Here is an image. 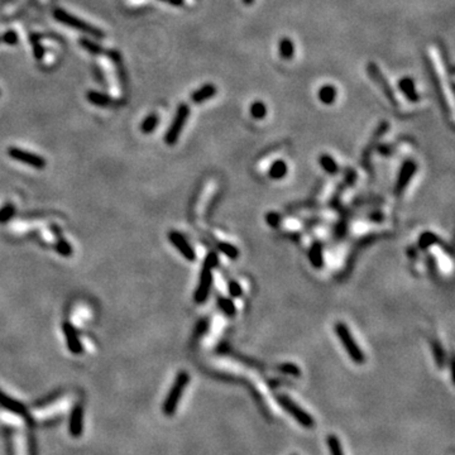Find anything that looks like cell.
<instances>
[{
  "mask_svg": "<svg viewBox=\"0 0 455 455\" xmlns=\"http://www.w3.org/2000/svg\"><path fill=\"white\" fill-rule=\"evenodd\" d=\"M158 122H160V118H158L157 114H150L143 120L142 125H140V130H142L144 134H149L152 133L153 130L157 128Z\"/></svg>",
  "mask_w": 455,
  "mask_h": 455,
  "instance_id": "d4e9b609",
  "label": "cell"
},
{
  "mask_svg": "<svg viewBox=\"0 0 455 455\" xmlns=\"http://www.w3.org/2000/svg\"><path fill=\"white\" fill-rule=\"evenodd\" d=\"M243 2V4H245V5H252L253 3H254V0H242Z\"/></svg>",
  "mask_w": 455,
  "mask_h": 455,
  "instance_id": "ab89813d",
  "label": "cell"
},
{
  "mask_svg": "<svg viewBox=\"0 0 455 455\" xmlns=\"http://www.w3.org/2000/svg\"><path fill=\"white\" fill-rule=\"evenodd\" d=\"M56 238H57V239H56L55 248L56 250H57L58 254L62 255V257H71V255H72V247L70 245V243H68L62 235Z\"/></svg>",
  "mask_w": 455,
  "mask_h": 455,
  "instance_id": "cb8c5ba5",
  "label": "cell"
},
{
  "mask_svg": "<svg viewBox=\"0 0 455 455\" xmlns=\"http://www.w3.org/2000/svg\"><path fill=\"white\" fill-rule=\"evenodd\" d=\"M293 455H296V454H293Z\"/></svg>",
  "mask_w": 455,
  "mask_h": 455,
  "instance_id": "60d3db41",
  "label": "cell"
},
{
  "mask_svg": "<svg viewBox=\"0 0 455 455\" xmlns=\"http://www.w3.org/2000/svg\"><path fill=\"white\" fill-rule=\"evenodd\" d=\"M228 288H229V293L232 297H239L243 292L242 287H240V285L237 281H230L229 285H228Z\"/></svg>",
  "mask_w": 455,
  "mask_h": 455,
  "instance_id": "d6a6232c",
  "label": "cell"
},
{
  "mask_svg": "<svg viewBox=\"0 0 455 455\" xmlns=\"http://www.w3.org/2000/svg\"><path fill=\"white\" fill-rule=\"evenodd\" d=\"M277 369L281 370L282 373H286V374L293 375V377H300L301 374L300 368L296 364H293V363H282V364L278 365Z\"/></svg>",
  "mask_w": 455,
  "mask_h": 455,
  "instance_id": "f546056e",
  "label": "cell"
},
{
  "mask_svg": "<svg viewBox=\"0 0 455 455\" xmlns=\"http://www.w3.org/2000/svg\"><path fill=\"white\" fill-rule=\"evenodd\" d=\"M206 329H208V320L200 321V324H199V325H198V334H199V335H201V334H203L204 331L206 330Z\"/></svg>",
  "mask_w": 455,
  "mask_h": 455,
  "instance_id": "74e56055",
  "label": "cell"
},
{
  "mask_svg": "<svg viewBox=\"0 0 455 455\" xmlns=\"http://www.w3.org/2000/svg\"><path fill=\"white\" fill-rule=\"evenodd\" d=\"M188 115H190V106L187 104H181L177 108V111H176L175 118H173L167 133H166L165 140L168 145L176 144V142L180 138L183 127H185L186 122H187Z\"/></svg>",
  "mask_w": 455,
  "mask_h": 455,
  "instance_id": "5b68a950",
  "label": "cell"
},
{
  "mask_svg": "<svg viewBox=\"0 0 455 455\" xmlns=\"http://www.w3.org/2000/svg\"><path fill=\"white\" fill-rule=\"evenodd\" d=\"M88 99L91 104L96 106H114L117 104V101L113 98H110L109 95L103 93H98V91H89L88 93Z\"/></svg>",
  "mask_w": 455,
  "mask_h": 455,
  "instance_id": "d6986e66",
  "label": "cell"
},
{
  "mask_svg": "<svg viewBox=\"0 0 455 455\" xmlns=\"http://www.w3.org/2000/svg\"><path fill=\"white\" fill-rule=\"evenodd\" d=\"M3 41H4L7 45H17L18 43V34L14 32V30H8V32L4 33L3 35Z\"/></svg>",
  "mask_w": 455,
  "mask_h": 455,
  "instance_id": "e575fe53",
  "label": "cell"
},
{
  "mask_svg": "<svg viewBox=\"0 0 455 455\" xmlns=\"http://www.w3.org/2000/svg\"><path fill=\"white\" fill-rule=\"evenodd\" d=\"M319 163H320L321 168L326 171L329 175H336L339 172L338 163L335 162V160L330 155H321L319 157Z\"/></svg>",
  "mask_w": 455,
  "mask_h": 455,
  "instance_id": "7402d4cb",
  "label": "cell"
},
{
  "mask_svg": "<svg viewBox=\"0 0 455 455\" xmlns=\"http://www.w3.org/2000/svg\"><path fill=\"white\" fill-rule=\"evenodd\" d=\"M249 113L253 119L255 120L264 119V118L267 117V106H266V104L263 103V101L255 100L250 104Z\"/></svg>",
  "mask_w": 455,
  "mask_h": 455,
  "instance_id": "603a6c76",
  "label": "cell"
},
{
  "mask_svg": "<svg viewBox=\"0 0 455 455\" xmlns=\"http://www.w3.org/2000/svg\"><path fill=\"white\" fill-rule=\"evenodd\" d=\"M68 430L70 434L73 438H79L81 436L84 430V408L83 406L78 405L73 407V410L71 411L70 416V425H68Z\"/></svg>",
  "mask_w": 455,
  "mask_h": 455,
  "instance_id": "4fadbf2b",
  "label": "cell"
},
{
  "mask_svg": "<svg viewBox=\"0 0 455 455\" xmlns=\"http://www.w3.org/2000/svg\"><path fill=\"white\" fill-rule=\"evenodd\" d=\"M267 220H268V223H270V225H272V226H276L277 225V221H278V215L277 214H275V213H271V214H268L267 215Z\"/></svg>",
  "mask_w": 455,
  "mask_h": 455,
  "instance_id": "8d00e7d4",
  "label": "cell"
},
{
  "mask_svg": "<svg viewBox=\"0 0 455 455\" xmlns=\"http://www.w3.org/2000/svg\"><path fill=\"white\" fill-rule=\"evenodd\" d=\"M426 67H428L429 75H430V79H431V83H433L434 89H435V91H436V98H438L439 104H440L441 109H443L444 114H445V117L448 118L449 122H451V109H450V106H449L448 101H446V96H445V94H444V89H443V85H441L440 78H439L438 72H436V68L434 67L433 62L429 60V57H426Z\"/></svg>",
  "mask_w": 455,
  "mask_h": 455,
  "instance_id": "ba28073f",
  "label": "cell"
},
{
  "mask_svg": "<svg viewBox=\"0 0 455 455\" xmlns=\"http://www.w3.org/2000/svg\"><path fill=\"white\" fill-rule=\"evenodd\" d=\"M278 55L282 60L290 61L295 56V43L290 37H282L278 42Z\"/></svg>",
  "mask_w": 455,
  "mask_h": 455,
  "instance_id": "ac0fdd59",
  "label": "cell"
},
{
  "mask_svg": "<svg viewBox=\"0 0 455 455\" xmlns=\"http://www.w3.org/2000/svg\"><path fill=\"white\" fill-rule=\"evenodd\" d=\"M218 263L219 258L216 253L210 252L206 255L203 268H201L199 286L195 291V295H194V300H195L196 304H204L206 298L209 297L211 286H213V270L218 266Z\"/></svg>",
  "mask_w": 455,
  "mask_h": 455,
  "instance_id": "6da1fadb",
  "label": "cell"
},
{
  "mask_svg": "<svg viewBox=\"0 0 455 455\" xmlns=\"http://www.w3.org/2000/svg\"><path fill=\"white\" fill-rule=\"evenodd\" d=\"M309 259H310L311 266L314 268H321L324 266V253H323V245L321 243L316 242L311 245L310 252H309Z\"/></svg>",
  "mask_w": 455,
  "mask_h": 455,
  "instance_id": "ffe728a7",
  "label": "cell"
},
{
  "mask_svg": "<svg viewBox=\"0 0 455 455\" xmlns=\"http://www.w3.org/2000/svg\"><path fill=\"white\" fill-rule=\"evenodd\" d=\"M398 89H400L401 93L406 96L410 103H418L420 100V95H419L418 90H416L415 81L410 76H405V78L400 79L398 81Z\"/></svg>",
  "mask_w": 455,
  "mask_h": 455,
  "instance_id": "5bb4252c",
  "label": "cell"
},
{
  "mask_svg": "<svg viewBox=\"0 0 455 455\" xmlns=\"http://www.w3.org/2000/svg\"><path fill=\"white\" fill-rule=\"evenodd\" d=\"M8 155L9 157H12L13 160L18 161L20 163H24V165L30 166L33 168H37V170H43L46 167V160L41 156L34 155V153H30L28 150L20 149V148L12 147L8 149Z\"/></svg>",
  "mask_w": 455,
  "mask_h": 455,
  "instance_id": "9c48e42d",
  "label": "cell"
},
{
  "mask_svg": "<svg viewBox=\"0 0 455 455\" xmlns=\"http://www.w3.org/2000/svg\"><path fill=\"white\" fill-rule=\"evenodd\" d=\"M276 400H277L278 405H280L286 412L290 413V415L292 416L302 428L314 429V426H315V420H314L313 416H311L308 411L301 408L292 398L288 397L287 395H283V393H278V395L276 396Z\"/></svg>",
  "mask_w": 455,
  "mask_h": 455,
  "instance_id": "3957f363",
  "label": "cell"
},
{
  "mask_svg": "<svg viewBox=\"0 0 455 455\" xmlns=\"http://www.w3.org/2000/svg\"><path fill=\"white\" fill-rule=\"evenodd\" d=\"M53 17H55L58 22L63 23V24L68 25V27L75 28V29H79V30H81V32L88 33V34L94 35V37H96V38L104 37V33L101 32L100 29H98V28L88 24V23H85L84 20L79 19V18L73 17V15L68 14V13L65 12L63 9H58V8L57 9H55V12H53Z\"/></svg>",
  "mask_w": 455,
  "mask_h": 455,
  "instance_id": "8992f818",
  "label": "cell"
},
{
  "mask_svg": "<svg viewBox=\"0 0 455 455\" xmlns=\"http://www.w3.org/2000/svg\"><path fill=\"white\" fill-rule=\"evenodd\" d=\"M0 406L7 408V410L10 411V412L17 413V415H24L25 411H27L22 402H18L17 400H13L12 397L5 395L3 391H0Z\"/></svg>",
  "mask_w": 455,
  "mask_h": 455,
  "instance_id": "e0dca14e",
  "label": "cell"
},
{
  "mask_svg": "<svg viewBox=\"0 0 455 455\" xmlns=\"http://www.w3.org/2000/svg\"><path fill=\"white\" fill-rule=\"evenodd\" d=\"M188 382H190V375H188V373L186 372V370H181V372L177 374V377H176L175 382H173L172 387H171L165 402H163V412H165L167 416H172L173 413L176 412L178 402H180L181 397H182Z\"/></svg>",
  "mask_w": 455,
  "mask_h": 455,
  "instance_id": "7a4b0ae2",
  "label": "cell"
},
{
  "mask_svg": "<svg viewBox=\"0 0 455 455\" xmlns=\"http://www.w3.org/2000/svg\"><path fill=\"white\" fill-rule=\"evenodd\" d=\"M287 171L288 167L287 165H286L285 161L277 160L276 162H273L272 166L270 167L268 176H270L272 180H281V178H283L286 175H287Z\"/></svg>",
  "mask_w": 455,
  "mask_h": 455,
  "instance_id": "44dd1931",
  "label": "cell"
},
{
  "mask_svg": "<svg viewBox=\"0 0 455 455\" xmlns=\"http://www.w3.org/2000/svg\"><path fill=\"white\" fill-rule=\"evenodd\" d=\"M216 93H218V89L214 84H205V85L200 86L198 90L194 91L190 98L194 104H203L208 101L209 99L214 98Z\"/></svg>",
  "mask_w": 455,
  "mask_h": 455,
  "instance_id": "9a60e30c",
  "label": "cell"
},
{
  "mask_svg": "<svg viewBox=\"0 0 455 455\" xmlns=\"http://www.w3.org/2000/svg\"><path fill=\"white\" fill-rule=\"evenodd\" d=\"M218 247L219 250H220L221 253H224V254H225L228 258H230V259H237V258L239 257V250H238V248L234 247L233 244H229V243H219Z\"/></svg>",
  "mask_w": 455,
  "mask_h": 455,
  "instance_id": "4316f807",
  "label": "cell"
},
{
  "mask_svg": "<svg viewBox=\"0 0 455 455\" xmlns=\"http://www.w3.org/2000/svg\"><path fill=\"white\" fill-rule=\"evenodd\" d=\"M80 43L84 48H86L89 52L94 53V55H100V53L104 52L103 48H101L98 43L91 42V41H89V40H81Z\"/></svg>",
  "mask_w": 455,
  "mask_h": 455,
  "instance_id": "4dcf8cb0",
  "label": "cell"
},
{
  "mask_svg": "<svg viewBox=\"0 0 455 455\" xmlns=\"http://www.w3.org/2000/svg\"><path fill=\"white\" fill-rule=\"evenodd\" d=\"M318 98L324 105H333L335 103L336 98H338V90L334 85L326 84V85H323L319 89Z\"/></svg>",
  "mask_w": 455,
  "mask_h": 455,
  "instance_id": "2e32d148",
  "label": "cell"
},
{
  "mask_svg": "<svg viewBox=\"0 0 455 455\" xmlns=\"http://www.w3.org/2000/svg\"><path fill=\"white\" fill-rule=\"evenodd\" d=\"M367 72H368V75H369V78L373 80V83L377 84L378 88L382 90L383 95L387 98V100L390 101L393 106H398V100L395 95V91L392 90L391 85L388 84L387 79L383 76L382 71L380 70V67H378L374 62H369L367 65Z\"/></svg>",
  "mask_w": 455,
  "mask_h": 455,
  "instance_id": "52a82bcc",
  "label": "cell"
},
{
  "mask_svg": "<svg viewBox=\"0 0 455 455\" xmlns=\"http://www.w3.org/2000/svg\"><path fill=\"white\" fill-rule=\"evenodd\" d=\"M15 215V206L13 204H7L0 209V224H7Z\"/></svg>",
  "mask_w": 455,
  "mask_h": 455,
  "instance_id": "83f0119b",
  "label": "cell"
},
{
  "mask_svg": "<svg viewBox=\"0 0 455 455\" xmlns=\"http://www.w3.org/2000/svg\"><path fill=\"white\" fill-rule=\"evenodd\" d=\"M62 330L63 334H65L68 350H70L72 354L80 355L81 353L84 352V347L83 344H81L80 338H79L78 331H76V329L73 328L72 324L68 323V321H65V323L62 324Z\"/></svg>",
  "mask_w": 455,
  "mask_h": 455,
  "instance_id": "7c38bea8",
  "label": "cell"
},
{
  "mask_svg": "<svg viewBox=\"0 0 455 455\" xmlns=\"http://www.w3.org/2000/svg\"><path fill=\"white\" fill-rule=\"evenodd\" d=\"M170 3L173 5H181L183 3V0H170Z\"/></svg>",
  "mask_w": 455,
  "mask_h": 455,
  "instance_id": "f35d334b",
  "label": "cell"
},
{
  "mask_svg": "<svg viewBox=\"0 0 455 455\" xmlns=\"http://www.w3.org/2000/svg\"><path fill=\"white\" fill-rule=\"evenodd\" d=\"M433 348H434V353H436V354H434V355H435L436 360H438L439 367L441 368L444 364V354H441V353H443V350H441V348L439 347L438 343H434Z\"/></svg>",
  "mask_w": 455,
  "mask_h": 455,
  "instance_id": "d590c367",
  "label": "cell"
},
{
  "mask_svg": "<svg viewBox=\"0 0 455 455\" xmlns=\"http://www.w3.org/2000/svg\"><path fill=\"white\" fill-rule=\"evenodd\" d=\"M328 446L329 451H330V455H344L340 441H339V439L336 438V435H334V434L328 436Z\"/></svg>",
  "mask_w": 455,
  "mask_h": 455,
  "instance_id": "f1b7e54d",
  "label": "cell"
},
{
  "mask_svg": "<svg viewBox=\"0 0 455 455\" xmlns=\"http://www.w3.org/2000/svg\"><path fill=\"white\" fill-rule=\"evenodd\" d=\"M438 240V238L433 234V233L428 232V233H424L420 238V247L421 248H428L429 245L431 244H435V242Z\"/></svg>",
  "mask_w": 455,
  "mask_h": 455,
  "instance_id": "1f68e13d",
  "label": "cell"
},
{
  "mask_svg": "<svg viewBox=\"0 0 455 455\" xmlns=\"http://www.w3.org/2000/svg\"><path fill=\"white\" fill-rule=\"evenodd\" d=\"M218 306H219V309H220V310L225 314V315L230 316V318H232V316H234L235 306H234V304H233L232 300H229V298H225V297H219Z\"/></svg>",
  "mask_w": 455,
  "mask_h": 455,
  "instance_id": "484cf974",
  "label": "cell"
},
{
  "mask_svg": "<svg viewBox=\"0 0 455 455\" xmlns=\"http://www.w3.org/2000/svg\"><path fill=\"white\" fill-rule=\"evenodd\" d=\"M416 171H418V163L412 160H408L406 162H403L402 167H401L400 173H398L397 182H396L395 191L397 195L402 194V191L406 190V187L408 186L410 181L412 180V177L415 176Z\"/></svg>",
  "mask_w": 455,
  "mask_h": 455,
  "instance_id": "30bf717a",
  "label": "cell"
},
{
  "mask_svg": "<svg viewBox=\"0 0 455 455\" xmlns=\"http://www.w3.org/2000/svg\"><path fill=\"white\" fill-rule=\"evenodd\" d=\"M32 45H33V51H34L35 58L41 60V58L43 57V47L35 35H32Z\"/></svg>",
  "mask_w": 455,
  "mask_h": 455,
  "instance_id": "836d02e7",
  "label": "cell"
},
{
  "mask_svg": "<svg viewBox=\"0 0 455 455\" xmlns=\"http://www.w3.org/2000/svg\"><path fill=\"white\" fill-rule=\"evenodd\" d=\"M335 333L343 344V347L347 350L350 359L354 363H357V364H363L365 362V355L359 348V345L357 344L355 339L353 338L349 328L344 323L339 321V323L335 324Z\"/></svg>",
  "mask_w": 455,
  "mask_h": 455,
  "instance_id": "277c9868",
  "label": "cell"
},
{
  "mask_svg": "<svg viewBox=\"0 0 455 455\" xmlns=\"http://www.w3.org/2000/svg\"><path fill=\"white\" fill-rule=\"evenodd\" d=\"M168 240L175 245L176 249L182 254V257L185 258V259L190 260V262H194V260L196 259L195 250H194V248L191 247L190 243L187 242V239H186L181 233L176 232V230H171V232L168 233Z\"/></svg>",
  "mask_w": 455,
  "mask_h": 455,
  "instance_id": "8fae6325",
  "label": "cell"
}]
</instances>
